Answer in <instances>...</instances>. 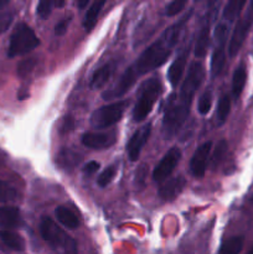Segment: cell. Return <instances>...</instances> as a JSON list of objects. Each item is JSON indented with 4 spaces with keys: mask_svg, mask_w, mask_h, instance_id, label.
<instances>
[{
    "mask_svg": "<svg viewBox=\"0 0 253 254\" xmlns=\"http://www.w3.org/2000/svg\"><path fill=\"white\" fill-rule=\"evenodd\" d=\"M190 15L191 11L181 17L178 22L168 27L156 41H154L150 46L146 47V50L141 52L136 61L124 71L119 81L111 89L102 93V98L106 99V101L121 98L134 86L139 77L163 66L170 56L174 46L178 42L181 31L188 22Z\"/></svg>",
    "mask_w": 253,
    "mask_h": 254,
    "instance_id": "cell-1",
    "label": "cell"
},
{
    "mask_svg": "<svg viewBox=\"0 0 253 254\" xmlns=\"http://www.w3.org/2000/svg\"><path fill=\"white\" fill-rule=\"evenodd\" d=\"M205 78V69L201 62L193 61L189 67L186 78L178 94H173L166 103L163 118V134L166 139L176 135L188 119L190 107L197 89Z\"/></svg>",
    "mask_w": 253,
    "mask_h": 254,
    "instance_id": "cell-2",
    "label": "cell"
},
{
    "mask_svg": "<svg viewBox=\"0 0 253 254\" xmlns=\"http://www.w3.org/2000/svg\"><path fill=\"white\" fill-rule=\"evenodd\" d=\"M42 240L57 254H78L77 243L52 218L44 217L40 222Z\"/></svg>",
    "mask_w": 253,
    "mask_h": 254,
    "instance_id": "cell-3",
    "label": "cell"
},
{
    "mask_svg": "<svg viewBox=\"0 0 253 254\" xmlns=\"http://www.w3.org/2000/svg\"><path fill=\"white\" fill-rule=\"evenodd\" d=\"M161 89H163L161 82L156 77L149 78L148 81L144 82L143 86L140 87L138 101H136L135 107L133 109V114H131L134 122L144 121L150 114V112L154 108V104L160 97Z\"/></svg>",
    "mask_w": 253,
    "mask_h": 254,
    "instance_id": "cell-4",
    "label": "cell"
},
{
    "mask_svg": "<svg viewBox=\"0 0 253 254\" xmlns=\"http://www.w3.org/2000/svg\"><path fill=\"white\" fill-rule=\"evenodd\" d=\"M40 45L39 37L34 32V30L29 25L20 22L15 26L14 32L10 37L9 49H7V56L16 57L32 51Z\"/></svg>",
    "mask_w": 253,
    "mask_h": 254,
    "instance_id": "cell-5",
    "label": "cell"
},
{
    "mask_svg": "<svg viewBox=\"0 0 253 254\" xmlns=\"http://www.w3.org/2000/svg\"><path fill=\"white\" fill-rule=\"evenodd\" d=\"M129 106V101H118L107 104L94 111L91 116V126L94 129H106L118 123L123 117L124 111Z\"/></svg>",
    "mask_w": 253,
    "mask_h": 254,
    "instance_id": "cell-6",
    "label": "cell"
},
{
    "mask_svg": "<svg viewBox=\"0 0 253 254\" xmlns=\"http://www.w3.org/2000/svg\"><path fill=\"white\" fill-rule=\"evenodd\" d=\"M253 25V1L250 2L247 10H246L245 15L241 19H238L237 24H236L235 30L231 36L230 45H228V55L230 57H235L238 54V51L242 47L243 42H245L246 37H247L248 31Z\"/></svg>",
    "mask_w": 253,
    "mask_h": 254,
    "instance_id": "cell-7",
    "label": "cell"
},
{
    "mask_svg": "<svg viewBox=\"0 0 253 254\" xmlns=\"http://www.w3.org/2000/svg\"><path fill=\"white\" fill-rule=\"evenodd\" d=\"M227 39V26L225 24H218L215 29L216 46L211 57V76L215 78L222 72L226 62L225 44Z\"/></svg>",
    "mask_w": 253,
    "mask_h": 254,
    "instance_id": "cell-8",
    "label": "cell"
},
{
    "mask_svg": "<svg viewBox=\"0 0 253 254\" xmlns=\"http://www.w3.org/2000/svg\"><path fill=\"white\" fill-rule=\"evenodd\" d=\"M181 159V151L180 149L174 146L171 148L168 153L164 155V158L159 161L158 165L155 166L153 171V179L158 183L161 181H165L169 176L173 174L174 169L178 166V164L180 163Z\"/></svg>",
    "mask_w": 253,
    "mask_h": 254,
    "instance_id": "cell-9",
    "label": "cell"
},
{
    "mask_svg": "<svg viewBox=\"0 0 253 254\" xmlns=\"http://www.w3.org/2000/svg\"><path fill=\"white\" fill-rule=\"evenodd\" d=\"M211 149H212V141H206V143L201 144L193 153L190 161V170L195 178L202 179L205 176Z\"/></svg>",
    "mask_w": 253,
    "mask_h": 254,
    "instance_id": "cell-10",
    "label": "cell"
},
{
    "mask_svg": "<svg viewBox=\"0 0 253 254\" xmlns=\"http://www.w3.org/2000/svg\"><path fill=\"white\" fill-rule=\"evenodd\" d=\"M151 133V124L148 123L145 126H143L141 128H139L135 133L131 135V138L129 139L128 144H126V151H128V156L130 159V161H136L140 156L141 149L145 145V143L148 141L149 136Z\"/></svg>",
    "mask_w": 253,
    "mask_h": 254,
    "instance_id": "cell-11",
    "label": "cell"
},
{
    "mask_svg": "<svg viewBox=\"0 0 253 254\" xmlns=\"http://www.w3.org/2000/svg\"><path fill=\"white\" fill-rule=\"evenodd\" d=\"M116 141V130L103 131V133L89 131V133L83 134V136H82V144L91 149H107L113 145Z\"/></svg>",
    "mask_w": 253,
    "mask_h": 254,
    "instance_id": "cell-12",
    "label": "cell"
},
{
    "mask_svg": "<svg viewBox=\"0 0 253 254\" xmlns=\"http://www.w3.org/2000/svg\"><path fill=\"white\" fill-rule=\"evenodd\" d=\"M189 52H190V45H188V46L185 45V46L180 50V52L176 55L175 60H174V62L171 64V66L169 67L168 79L169 82H170L171 87H174V88H176V86H178L179 82H180L181 77H183L184 71H185Z\"/></svg>",
    "mask_w": 253,
    "mask_h": 254,
    "instance_id": "cell-13",
    "label": "cell"
},
{
    "mask_svg": "<svg viewBox=\"0 0 253 254\" xmlns=\"http://www.w3.org/2000/svg\"><path fill=\"white\" fill-rule=\"evenodd\" d=\"M186 185V180L183 175L175 176L169 180H165V183L159 189V197L164 201H173L183 192L184 188Z\"/></svg>",
    "mask_w": 253,
    "mask_h": 254,
    "instance_id": "cell-14",
    "label": "cell"
},
{
    "mask_svg": "<svg viewBox=\"0 0 253 254\" xmlns=\"http://www.w3.org/2000/svg\"><path fill=\"white\" fill-rule=\"evenodd\" d=\"M82 160V155L76 150L63 148L56 156V164L66 171H72Z\"/></svg>",
    "mask_w": 253,
    "mask_h": 254,
    "instance_id": "cell-15",
    "label": "cell"
},
{
    "mask_svg": "<svg viewBox=\"0 0 253 254\" xmlns=\"http://www.w3.org/2000/svg\"><path fill=\"white\" fill-rule=\"evenodd\" d=\"M114 69H116V64H114V62H108V64L99 67V68L96 69L94 73L92 74L89 87H91L92 89H101L102 87L106 86L107 82L111 79Z\"/></svg>",
    "mask_w": 253,
    "mask_h": 254,
    "instance_id": "cell-16",
    "label": "cell"
},
{
    "mask_svg": "<svg viewBox=\"0 0 253 254\" xmlns=\"http://www.w3.org/2000/svg\"><path fill=\"white\" fill-rule=\"evenodd\" d=\"M21 225V215L17 207H0V227L15 228Z\"/></svg>",
    "mask_w": 253,
    "mask_h": 254,
    "instance_id": "cell-17",
    "label": "cell"
},
{
    "mask_svg": "<svg viewBox=\"0 0 253 254\" xmlns=\"http://www.w3.org/2000/svg\"><path fill=\"white\" fill-rule=\"evenodd\" d=\"M208 44H210V24L205 20L202 26L198 30L197 36H196V44L193 51H195V56L197 59H202V57L206 56Z\"/></svg>",
    "mask_w": 253,
    "mask_h": 254,
    "instance_id": "cell-18",
    "label": "cell"
},
{
    "mask_svg": "<svg viewBox=\"0 0 253 254\" xmlns=\"http://www.w3.org/2000/svg\"><path fill=\"white\" fill-rule=\"evenodd\" d=\"M55 215L56 218L64 226V227L69 228V230H74L79 226V220L74 212H72L69 208H67L66 206H59L55 210Z\"/></svg>",
    "mask_w": 253,
    "mask_h": 254,
    "instance_id": "cell-19",
    "label": "cell"
},
{
    "mask_svg": "<svg viewBox=\"0 0 253 254\" xmlns=\"http://www.w3.org/2000/svg\"><path fill=\"white\" fill-rule=\"evenodd\" d=\"M0 240L4 243L5 246L10 248L12 251H17V252H21L25 250V242L22 240V237L17 233L12 232L9 230H2L0 231Z\"/></svg>",
    "mask_w": 253,
    "mask_h": 254,
    "instance_id": "cell-20",
    "label": "cell"
},
{
    "mask_svg": "<svg viewBox=\"0 0 253 254\" xmlns=\"http://www.w3.org/2000/svg\"><path fill=\"white\" fill-rule=\"evenodd\" d=\"M104 5H106V1H94L89 6V9L87 10L83 19V27L87 32H91L93 30V27L96 26L97 19H98L99 14H101V10L103 9Z\"/></svg>",
    "mask_w": 253,
    "mask_h": 254,
    "instance_id": "cell-21",
    "label": "cell"
},
{
    "mask_svg": "<svg viewBox=\"0 0 253 254\" xmlns=\"http://www.w3.org/2000/svg\"><path fill=\"white\" fill-rule=\"evenodd\" d=\"M246 79H247V71H246L245 64H241L240 66L236 68L235 73H233L232 78V94L233 98L237 99L242 93L243 88H245Z\"/></svg>",
    "mask_w": 253,
    "mask_h": 254,
    "instance_id": "cell-22",
    "label": "cell"
},
{
    "mask_svg": "<svg viewBox=\"0 0 253 254\" xmlns=\"http://www.w3.org/2000/svg\"><path fill=\"white\" fill-rule=\"evenodd\" d=\"M231 112V98L228 94H222L218 99L217 111H216V121L217 126H222L227 121Z\"/></svg>",
    "mask_w": 253,
    "mask_h": 254,
    "instance_id": "cell-23",
    "label": "cell"
},
{
    "mask_svg": "<svg viewBox=\"0 0 253 254\" xmlns=\"http://www.w3.org/2000/svg\"><path fill=\"white\" fill-rule=\"evenodd\" d=\"M243 243H245V240L242 236L228 238L222 243L218 254H240L243 248Z\"/></svg>",
    "mask_w": 253,
    "mask_h": 254,
    "instance_id": "cell-24",
    "label": "cell"
},
{
    "mask_svg": "<svg viewBox=\"0 0 253 254\" xmlns=\"http://www.w3.org/2000/svg\"><path fill=\"white\" fill-rule=\"evenodd\" d=\"M227 148H228V144L225 139H222V140H220L217 144H216V148L215 150H213V154L212 156H211V160H210L211 168L216 169L221 163H222V160L226 156V153H227Z\"/></svg>",
    "mask_w": 253,
    "mask_h": 254,
    "instance_id": "cell-25",
    "label": "cell"
},
{
    "mask_svg": "<svg viewBox=\"0 0 253 254\" xmlns=\"http://www.w3.org/2000/svg\"><path fill=\"white\" fill-rule=\"evenodd\" d=\"M245 1H235V0L228 1L227 4H226L225 10H223V17L230 22L235 21V19L240 15L241 10H242V7L245 6Z\"/></svg>",
    "mask_w": 253,
    "mask_h": 254,
    "instance_id": "cell-26",
    "label": "cell"
},
{
    "mask_svg": "<svg viewBox=\"0 0 253 254\" xmlns=\"http://www.w3.org/2000/svg\"><path fill=\"white\" fill-rule=\"evenodd\" d=\"M211 106H212V92H211V89H206L202 93V96L200 97V99H198V113L202 114V116H206L210 112Z\"/></svg>",
    "mask_w": 253,
    "mask_h": 254,
    "instance_id": "cell-27",
    "label": "cell"
},
{
    "mask_svg": "<svg viewBox=\"0 0 253 254\" xmlns=\"http://www.w3.org/2000/svg\"><path fill=\"white\" fill-rule=\"evenodd\" d=\"M17 193L12 186L0 180V202H10L16 198Z\"/></svg>",
    "mask_w": 253,
    "mask_h": 254,
    "instance_id": "cell-28",
    "label": "cell"
},
{
    "mask_svg": "<svg viewBox=\"0 0 253 254\" xmlns=\"http://www.w3.org/2000/svg\"><path fill=\"white\" fill-rule=\"evenodd\" d=\"M116 174H117L116 166L112 165V166H108L107 169H104V170L101 173V175L98 176V179H97V184H98L99 188H106V186H108L109 184L113 181Z\"/></svg>",
    "mask_w": 253,
    "mask_h": 254,
    "instance_id": "cell-29",
    "label": "cell"
},
{
    "mask_svg": "<svg viewBox=\"0 0 253 254\" xmlns=\"http://www.w3.org/2000/svg\"><path fill=\"white\" fill-rule=\"evenodd\" d=\"M35 66H36V60L35 59H26L22 60L17 66V73L20 77H25L27 74L31 73L34 71Z\"/></svg>",
    "mask_w": 253,
    "mask_h": 254,
    "instance_id": "cell-30",
    "label": "cell"
},
{
    "mask_svg": "<svg viewBox=\"0 0 253 254\" xmlns=\"http://www.w3.org/2000/svg\"><path fill=\"white\" fill-rule=\"evenodd\" d=\"M185 6V0H174V1H170L165 6V14L168 15V16H175V15H178L181 10H184Z\"/></svg>",
    "mask_w": 253,
    "mask_h": 254,
    "instance_id": "cell-31",
    "label": "cell"
},
{
    "mask_svg": "<svg viewBox=\"0 0 253 254\" xmlns=\"http://www.w3.org/2000/svg\"><path fill=\"white\" fill-rule=\"evenodd\" d=\"M54 5V1H51V0H41V1L37 4V15H39L41 19H46V17L50 16V14H51V10Z\"/></svg>",
    "mask_w": 253,
    "mask_h": 254,
    "instance_id": "cell-32",
    "label": "cell"
},
{
    "mask_svg": "<svg viewBox=\"0 0 253 254\" xmlns=\"http://www.w3.org/2000/svg\"><path fill=\"white\" fill-rule=\"evenodd\" d=\"M148 165L145 164H141L140 166L138 168L135 173V185L138 186V189H141L145 186V179L146 175H148Z\"/></svg>",
    "mask_w": 253,
    "mask_h": 254,
    "instance_id": "cell-33",
    "label": "cell"
},
{
    "mask_svg": "<svg viewBox=\"0 0 253 254\" xmlns=\"http://www.w3.org/2000/svg\"><path fill=\"white\" fill-rule=\"evenodd\" d=\"M12 21V15L10 12H2L0 14V34L6 31Z\"/></svg>",
    "mask_w": 253,
    "mask_h": 254,
    "instance_id": "cell-34",
    "label": "cell"
},
{
    "mask_svg": "<svg viewBox=\"0 0 253 254\" xmlns=\"http://www.w3.org/2000/svg\"><path fill=\"white\" fill-rule=\"evenodd\" d=\"M69 21H71V17H68V19H63L62 21H60L59 24L55 26V34H56L57 36H62V35L66 34L67 27H68L69 25Z\"/></svg>",
    "mask_w": 253,
    "mask_h": 254,
    "instance_id": "cell-35",
    "label": "cell"
},
{
    "mask_svg": "<svg viewBox=\"0 0 253 254\" xmlns=\"http://www.w3.org/2000/svg\"><path fill=\"white\" fill-rule=\"evenodd\" d=\"M99 168H101L99 163H97V161H89V163H87L84 165L83 174H86V175H93V174H96L98 171Z\"/></svg>",
    "mask_w": 253,
    "mask_h": 254,
    "instance_id": "cell-36",
    "label": "cell"
},
{
    "mask_svg": "<svg viewBox=\"0 0 253 254\" xmlns=\"http://www.w3.org/2000/svg\"><path fill=\"white\" fill-rule=\"evenodd\" d=\"M72 128H73V119H72V117L68 116L63 119V124L61 126V131L62 133H66V131L72 130Z\"/></svg>",
    "mask_w": 253,
    "mask_h": 254,
    "instance_id": "cell-37",
    "label": "cell"
},
{
    "mask_svg": "<svg viewBox=\"0 0 253 254\" xmlns=\"http://www.w3.org/2000/svg\"><path fill=\"white\" fill-rule=\"evenodd\" d=\"M77 5H78L79 9H82V7H84V6H87V5H88V0H84V1H78V2H77Z\"/></svg>",
    "mask_w": 253,
    "mask_h": 254,
    "instance_id": "cell-38",
    "label": "cell"
},
{
    "mask_svg": "<svg viewBox=\"0 0 253 254\" xmlns=\"http://www.w3.org/2000/svg\"><path fill=\"white\" fill-rule=\"evenodd\" d=\"M54 4H55V6L62 7L64 4H66V2H64V1H54Z\"/></svg>",
    "mask_w": 253,
    "mask_h": 254,
    "instance_id": "cell-39",
    "label": "cell"
},
{
    "mask_svg": "<svg viewBox=\"0 0 253 254\" xmlns=\"http://www.w3.org/2000/svg\"><path fill=\"white\" fill-rule=\"evenodd\" d=\"M9 4V1H0V6H4V5Z\"/></svg>",
    "mask_w": 253,
    "mask_h": 254,
    "instance_id": "cell-40",
    "label": "cell"
},
{
    "mask_svg": "<svg viewBox=\"0 0 253 254\" xmlns=\"http://www.w3.org/2000/svg\"><path fill=\"white\" fill-rule=\"evenodd\" d=\"M247 254H253V247H252V248H251V251H250V252H248Z\"/></svg>",
    "mask_w": 253,
    "mask_h": 254,
    "instance_id": "cell-41",
    "label": "cell"
},
{
    "mask_svg": "<svg viewBox=\"0 0 253 254\" xmlns=\"http://www.w3.org/2000/svg\"><path fill=\"white\" fill-rule=\"evenodd\" d=\"M251 201H252V202H253V195L251 196Z\"/></svg>",
    "mask_w": 253,
    "mask_h": 254,
    "instance_id": "cell-42",
    "label": "cell"
},
{
    "mask_svg": "<svg viewBox=\"0 0 253 254\" xmlns=\"http://www.w3.org/2000/svg\"><path fill=\"white\" fill-rule=\"evenodd\" d=\"M0 165H1V161H0Z\"/></svg>",
    "mask_w": 253,
    "mask_h": 254,
    "instance_id": "cell-43",
    "label": "cell"
}]
</instances>
